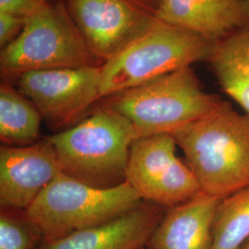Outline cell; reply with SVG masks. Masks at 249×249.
Here are the masks:
<instances>
[{
  "label": "cell",
  "instance_id": "cell-1",
  "mask_svg": "<svg viewBox=\"0 0 249 249\" xmlns=\"http://www.w3.org/2000/svg\"><path fill=\"white\" fill-rule=\"evenodd\" d=\"M172 135L202 192L223 199L249 187V116L229 103Z\"/></svg>",
  "mask_w": 249,
  "mask_h": 249
},
{
  "label": "cell",
  "instance_id": "cell-4",
  "mask_svg": "<svg viewBox=\"0 0 249 249\" xmlns=\"http://www.w3.org/2000/svg\"><path fill=\"white\" fill-rule=\"evenodd\" d=\"M141 204L142 197L127 182L101 188L61 173L24 213L40 228L44 241H53L108 223Z\"/></svg>",
  "mask_w": 249,
  "mask_h": 249
},
{
  "label": "cell",
  "instance_id": "cell-6",
  "mask_svg": "<svg viewBox=\"0 0 249 249\" xmlns=\"http://www.w3.org/2000/svg\"><path fill=\"white\" fill-rule=\"evenodd\" d=\"M216 42L159 19L102 65L103 99L208 59Z\"/></svg>",
  "mask_w": 249,
  "mask_h": 249
},
{
  "label": "cell",
  "instance_id": "cell-18",
  "mask_svg": "<svg viewBox=\"0 0 249 249\" xmlns=\"http://www.w3.org/2000/svg\"><path fill=\"white\" fill-rule=\"evenodd\" d=\"M47 0H0V13L28 18L44 7Z\"/></svg>",
  "mask_w": 249,
  "mask_h": 249
},
{
  "label": "cell",
  "instance_id": "cell-2",
  "mask_svg": "<svg viewBox=\"0 0 249 249\" xmlns=\"http://www.w3.org/2000/svg\"><path fill=\"white\" fill-rule=\"evenodd\" d=\"M63 174L92 187L107 188L125 182L131 145V124L101 104L89 116L48 138Z\"/></svg>",
  "mask_w": 249,
  "mask_h": 249
},
{
  "label": "cell",
  "instance_id": "cell-17",
  "mask_svg": "<svg viewBox=\"0 0 249 249\" xmlns=\"http://www.w3.org/2000/svg\"><path fill=\"white\" fill-rule=\"evenodd\" d=\"M17 211L2 209L0 214V249H36L41 239L40 228L26 216Z\"/></svg>",
  "mask_w": 249,
  "mask_h": 249
},
{
  "label": "cell",
  "instance_id": "cell-3",
  "mask_svg": "<svg viewBox=\"0 0 249 249\" xmlns=\"http://www.w3.org/2000/svg\"><path fill=\"white\" fill-rule=\"evenodd\" d=\"M223 100L206 92L191 66L104 98L128 120L136 139L172 134L213 110Z\"/></svg>",
  "mask_w": 249,
  "mask_h": 249
},
{
  "label": "cell",
  "instance_id": "cell-22",
  "mask_svg": "<svg viewBox=\"0 0 249 249\" xmlns=\"http://www.w3.org/2000/svg\"><path fill=\"white\" fill-rule=\"evenodd\" d=\"M146 249V248H145V247H142V248H140V249Z\"/></svg>",
  "mask_w": 249,
  "mask_h": 249
},
{
  "label": "cell",
  "instance_id": "cell-16",
  "mask_svg": "<svg viewBox=\"0 0 249 249\" xmlns=\"http://www.w3.org/2000/svg\"><path fill=\"white\" fill-rule=\"evenodd\" d=\"M249 237V187L220 200L211 249H237Z\"/></svg>",
  "mask_w": 249,
  "mask_h": 249
},
{
  "label": "cell",
  "instance_id": "cell-12",
  "mask_svg": "<svg viewBox=\"0 0 249 249\" xmlns=\"http://www.w3.org/2000/svg\"><path fill=\"white\" fill-rule=\"evenodd\" d=\"M167 209L142 204L108 223L89 227L53 241L39 249H138L145 247Z\"/></svg>",
  "mask_w": 249,
  "mask_h": 249
},
{
  "label": "cell",
  "instance_id": "cell-5",
  "mask_svg": "<svg viewBox=\"0 0 249 249\" xmlns=\"http://www.w3.org/2000/svg\"><path fill=\"white\" fill-rule=\"evenodd\" d=\"M102 65L62 1H48L26 18L21 34L0 53L1 75L10 80L27 72Z\"/></svg>",
  "mask_w": 249,
  "mask_h": 249
},
{
  "label": "cell",
  "instance_id": "cell-11",
  "mask_svg": "<svg viewBox=\"0 0 249 249\" xmlns=\"http://www.w3.org/2000/svg\"><path fill=\"white\" fill-rule=\"evenodd\" d=\"M157 19L218 42L249 26V0H154Z\"/></svg>",
  "mask_w": 249,
  "mask_h": 249
},
{
  "label": "cell",
  "instance_id": "cell-8",
  "mask_svg": "<svg viewBox=\"0 0 249 249\" xmlns=\"http://www.w3.org/2000/svg\"><path fill=\"white\" fill-rule=\"evenodd\" d=\"M15 82L18 91L36 106L54 130L73 124L103 99L102 66L27 72Z\"/></svg>",
  "mask_w": 249,
  "mask_h": 249
},
{
  "label": "cell",
  "instance_id": "cell-19",
  "mask_svg": "<svg viewBox=\"0 0 249 249\" xmlns=\"http://www.w3.org/2000/svg\"><path fill=\"white\" fill-rule=\"evenodd\" d=\"M26 18L0 13V46L1 49L11 44L21 34Z\"/></svg>",
  "mask_w": 249,
  "mask_h": 249
},
{
  "label": "cell",
  "instance_id": "cell-10",
  "mask_svg": "<svg viewBox=\"0 0 249 249\" xmlns=\"http://www.w3.org/2000/svg\"><path fill=\"white\" fill-rule=\"evenodd\" d=\"M62 173L48 138L26 146L0 149V204L25 212L54 178Z\"/></svg>",
  "mask_w": 249,
  "mask_h": 249
},
{
  "label": "cell",
  "instance_id": "cell-15",
  "mask_svg": "<svg viewBox=\"0 0 249 249\" xmlns=\"http://www.w3.org/2000/svg\"><path fill=\"white\" fill-rule=\"evenodd\" d=\"M43 117L36 106L17 88L4 82L0 87V139L9 146L37 142Z\"/></svg>",
  "mask_w": 249,
  "mask_h": 249
},
{
  "label": "cell",
  "instance_id": "cell-20",
  "mask_svg": "<svg viewBox=\"0 0 249 249\" xmlns=\"http://www.w3.org/2000/svg\"><path fill=\"white\" fill-rule=\"evenodd\" d=\"M139 1H141V2H142L143 4H145V5H147V6H149V7H151L153 9V4H154V0H139ZM154 10V9H153Z\"/></svg>",
  "mask_w": 249,
  "mask_h": 249
},
{
  "label": "cell",
  "instance_id": "cell-21",
  "mask_svg": "<svg viewBox=\"0 0 249 249\" xmlns=\"http://www.w3.org/2000/svg\"><path fill=\"white\" fill-rule=\"evenodd\" d=\"M237 249H249V237Z\"/></svg>",
  "mask_w": 249,
  "mask_h": 249
},
{
  "label": "cell",
  "instance_id": "cell-9",
  "mask_svg": "<svg viewBox=\"0 0 249 249\" xmlns=\"http://www.w3.org/2000/svg\"><path fill=\"white\" fill-rule=\"evenodd\" d=\"M74 23L102 64L121 53L156 21L139 0H66Z\"/></svg>",
  "mask_w": 249,
  "mask_h": 249
},
{
  "label": "cell",
  "instance_id": "cell-23",
  "mask_svg": "<svg viewBox=\"0 0 249 249\" xmlns=\"http://www.w3.org/2000/svg\"><path fill=\"white\" fill-rule=\"evenodd\" d=\"M47 1H49V0H47Z\"/></svg>",
  "mask_w": 249,
  "mask_h": 249
},
{
  "label": "cell",
  "instance_id": "cell-14",
  "mask_svg": "<svg viewBox=\"0 0 249 249\" xmlns=\"http://www.w3.org/2000/svg\"><path fill=\"white\" fill-rule=\"evenodd\" d=\"M207 61L223 91L249 116V26L216 42Z\"/></svg>",
  "mask_w": 249,
  "mask_h": 249
},
{
  "label": "cell",
  "instance_id": "cell-13",
  "mask_svg": "<svg viewBox=\"0 0 249 249\" xmlns=\"http://www.w3.org/2000/svg\"><path fill=\"white\" fill-rule=\"evenodd\" d=\"M221 199L200 191L166 210L151 233L147 249H211L214 216Z\"/></svg>",
  "mask_w": 249,
  "mask_h": 249
},
{
  "label": "cell",
  "instance_id": "cell-7",
  "mask_svg": "<svg viewBox=\"0 0 249 249\" xmlns=\"http://www.w3.org/2000/svg\"><path fill=\"white\" fill-rule=\"evenodd\" d=\"M172 134H157L134 141L125 172L127 182L151 203L169 209L184 203L201 189L187 162L178 158Z\"/></svg>",
  "mask_w": 249,
  "mask_h": 249
}]
</instances>
